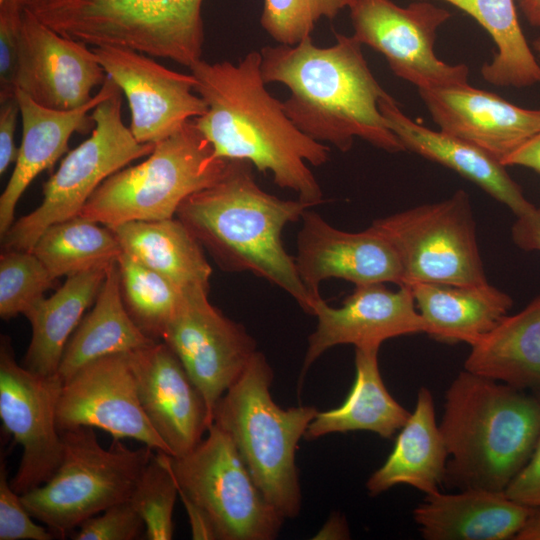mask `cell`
Masks as SVG:
<instances>
[{
    "label": "cell",
    "mask_w": 540,
    "mask_h": 540,
    "mask_svg": "<svg viewBox=\"0 0 540 540\" xmlns=\"http://www.w3.org/2000/svg\"><path fill=\"white\" fill-rule=\"evenodd\" d=\"M301 220L295 264L314 298H320L319 285L330 278L356 286L387 282L402 285V267L394 248L371 226L362 232H346L309 209Z\"/></svg>",
    "instance_id": "cell-19"
},
{
    "label": "cell",
    "mask_w": 540,
    "mask_h": 540,
    "mask_svg": "<svg viewBox=\"0 0 540 540\" xmlns=\"http://www.w3.org/2000/svg\"><path fill=\"white\" fill-rule=\"evenodd\" d=\"M20 112L17 96L1 101L0 108V174L16 162L19 149L14 143L17 115Z\"/></svg>",
    "instance_id": "cell-42"
},
{
    "label": "cell",
    "mask_w": 540,
    "mask_h": 540,
    "mask_svg": "<svg viewBox=\"0 0 540 540\" xmlns=\"http://www.w3.org/2000/svg\"><path fill=\"white\" fill-rule=\"evenodd\" d=\"M371 227L394 248L402 267V285L488 282L470 198L463 190L443 201L377 219Z\"/></svg>",
    "instance_id": "cell-11"
},
{
    "label": "cell",
    "mask_w": 540,
    "mask_h": 540,
    "mask_svg": "<svg viewBox=\"0 0 540 540\" xmlns=\"http://www.w3.org/2000/svg\"><path fill=\"white\" fill-rule=\"evenodd\" d=\"M109 266L67 277L52 296L41 298L27 310L24 315L31 324L32 337L23 361L26 369L57 375L64 348L85 311L94 304Z\"/></svg>",
    "instance_id": "cell-29"
},
{
    "label": "cell",
    "mask_w": 540,
    "mask_h": 540,
    "mask_svg": "<svg viewBox=\"0 0 540 540\" xmlns=\"http://www.w3.org/2000/svg\"><path fill=\"white\" fill-rule=\"evenodd\" d=\"M21 16L0 14V100L16 95Z\"/></svg>",
    "instance_id": "cell-40"
},
{
    "label": "cell",
    "mask_w": 540,
    "mask_h": 540,
    "mask_svg": "<svg viewBox=\"0 0 540 540\" xmlns=\"http://www.w3.org/2000/svg\"><path fill=\"white\" fill-rule=\"evenodd\" d=\"M177 496V485L163 453L156 451L129 498L144 521V534L148 540L173 538V509Z\"/></svg>",
    "instance_id": "cell-35"
},
{
    "label": "cell",
    "mask_w": 540,
    "mask_h": 540,
    "mask_svg": "<svg viewBox=\"0 0 540 540\" xmlns=\"http://www.w3.org/2000/svg\"><path fill=\"white\" fill-rule=\"evenodd\" d=\"M379 108L404 151L414 152L452 169L506 205L516 216L535 206L525 198L506 167L488 152L461 138L413 121L388 93L380 99Z\"/></svg>",
    "instance_id": "cell-23"
},
{
    "label": "cell",
    "mask_w": 540,
    "mask_h": 540,
    "mask_svg": "<svg viewBox=\"0 0 540 540\" xmlns=\"http://www.w3.org/2000/svg\"><path fill=\"white\" fill-rule=\"evenodd\" d=\"M80 215L52 224L39 236L31 252L54 279L109 266L123 252L108 226Z\"/></svg>",
    "instance_id": "cell-33"
},
{
    "label": "cell",
    "mask_w": 540,
    "mask_h": 540,
    "mask_svg": "<svg viewBox=\"0 0 540 540\" xmlns=\"http://www.w3.org/2000/svg\"><path fill=\"white\" fill-rule=\"evenodd\" d=\"M508 497L533 509H540V437L525 466L505 490Z\"/></svg>",
    "instance_id": "cell-41"
},
{
    "label": "cell",
    "mask_w": 540,
    "mask_h": 540,
    "mask_svg": "<svg viewBox=\"0 0 540 540\" xmlns=\"http://www.w3.org/2000/svg\"><path fill=\"white\" fill-rule=\"evenodd\" d=\"M161 341L177 355L204 397L213 420L216 404L257 352L245 327L208 300V289H183L182 301Z\"/></svg>",
    "instance_id": "cell-14"
},
{
    "label": "cell",
    "mask_w": 540,
    "mask_h": 540,
    "mask_svg": "<svg viewBox=\"0 0 540 540\" xmlns=\"http://www.w3.org/2000/svg\"><path fill=\"white\" fill-rule=\"evenodd\" d=\"M60 433L64 450L58 469L21 500L34 519L64 538L90 517L129 500L154 452L148 446L132 450L119 441L104 449L92 427Z\"/></svg>",
    "instance_id": "cell-8"
},
{
    "label": "cell",
    "mask_w": 540,
    "mask_h": 540,
    "mask_svg": "<svg viewBox=\"0 0 540 540\" xmlns=\"http://www.w3.org/2000/svg\"><path fill=\"white\" fill-rule=\"evenodd\" d=\"M353 36L381 53L392 72L418 89L467 85L469 68L448 64L434 50L436 34L451 14L429 2L401 7L392 0H354Z\"/></svg>",
    "instance_id": "cell-12"
},
{
    "label": "cell",
    "mask_w": 540,
    "mask_h": 540,
    "mask_svg": "<svg viewBox=\"0 0 540 540\" xmlns=\"http://www.w3.org/2000/svg\"><path fill=\"white\" fill-rule=\"evenodd\" d=\"M155 342L136 325L125 307L116 261L109 266L91 310L70 336L57 374L64 383L94 360L130 353Z\"/></svg>",
    "instance_id": "cell-28"
},
{
    "label": "cell",
    "mask_w": 540,
    "mask_h": 540,
    "mask_svg": "<svg viewBox=\"0 0 540 540\" xmlns=\"http://www.w3.org/2000/svg\"><path fill=\"white\" fill-rule=\"evenodd\" d=\"M516 217L511 229L513 242L523 250L540 251V208L534 206Z\"/></svg>",
    "instance_id": "cell-43"
},
{
    "label": "cell",
    "mask_w": 540,
    "mask_h": 540,
    "mask_svg": "<svg viewBox=\"0 0 540 540\" xmlns=\"http://www.w3.org/2000/svg\"><path fill=\"white\" fill-rule=\"evenodd\" d=\"M98 62L125 94L130 130L139 143L156 144L207 111L195 95L194 76L157 63L144 53L114 46L92 48Z\"/></svg>",
    "instance_id": "cell-16"
},
{
    "label": "cell",
    "mask_w": 540,
    "mask_h": 540,
    "mask_svg": "<svg viewBox=\"0 0 540 540\" xmlns=\"http://www.w3.org/2000/svg\"><path fill=\"white\" fill-rule=\"evenodd\" d=\"M501 163L507 166H521L540 174V131L527 140Z\"/></svg>",
    "instance_id": "cell-44"
},
{
    "label": "cell",
    "mask_w": 540,
    "mask_h": 540,
    "mask_svg": "<svg viewBox=\"0 0 540 540\" xmlns=\"http://www.w3.org/2000/svg\"><path fill=\"white\" fill-rule=\"evenodd\" d=\"M164 459L178 494L209 517L217 540H272L285 518L266 500L231 438L215 424L190 452Z\"/></svg>",
    "instance_id": "cell-10"
},
{
    "label": "cell",
    "mask_w": 540,
    "mask_h": 540,
    "mask_svg": "<svg viewBox=\"0 0 540 540\" xmlns=\"http://www.w3.org/2000/svg\"><path fill=\"white\" fill-rule=\"evenodd\" d=\"M516 540H540V509H534Z\"/></svg>",
    "instance_id": "cell-48"
},
{
    "label": "cell",
    "mask_w": 540,
    "mask_h": 540,
    "mask_svg": "<svg viewBox=\"0 0 540 540\" xmlns=\"http://www.w3.org/2000/svg\"><path fill=\"white\" fill-rule=\"evenodd\" d=\"M344 7H350L352 5V3L354 2V0H341Z\"/></svg>",
    "instance_id": "cell-51"
},
{
    "label": "cell",
    "mask_w": 540,
    "mask_h": 540,
    "mask_svg": "<svg viewBox=\"0 0 540 540\" xmlns=\"http://www.w3.org/2000/svg\"><path fill=\"white\" fill-rule=\"evenodd\" d=\"M54 279L31 251L4 250L0 256V316L4 320L25 314Z\"/></svg>",
    "instance_id": "cell-36"
},
{
    "label": "cell",
    "mask_w": 540,
    "mask_h": 540,
    "mask_svg": "<svg viewBox=\"0 0 540 540\" xmlns=\"http://www.w3.org/2000/svg\"><path fill=\"white\" fill-rule=\"evenodd\" d=\"M128 354L139 400L152 427L170 455L187 454L213 424L203 395L165 342Z\"/></svg>",
    "instance_id": "cell-20"
},
{
    "label": "cell",
    "mask_w": 540,
    "mask_h": 540,
    "mask_svg": "<svg viewBox=\"0 0 540 540\" xmlns=\"http://www.w3.org/2000/svg\"><path fill=\"white\" fill-rule=\"evenodd\" d=\"M418 92L441 131L476 145L500 162L540 131V109L517 106L469 84Z\"/></svg>",
    "instance_id": "cell-21"
},
{
    "label": "cell",
    "mask_w": 540,
    "mask_h": 540,
    "mask_svg": "<svg viewBox=\"0 0 540 540\" xmlns=\"http://www.w3.org/2000/svg\"><path fill=\"white\" fill-rule=\"evenodd\" d=\"M404 286L412 291L426 324L425 333L446 343L464 342L472 346L507 315L513 304L508 294L488 282L478 285L413 282Z\"/></svg>",
    "instance_id": "cell-26"
},
{
    "label": "cell",
    "mask_w": 540,
    "mask_h": 540,
    "mask_svg": "<svg viewBox=\"0 0 540 540\" xmlns=\"http://www.w3.org/2000/svg\"><path fill=\"white\" fill-rule=\"evenodd\" d=\"M378 348H355V379L339 407L318 411L304 439L312 441L331 433L370 431L389 439L410 416L387 390L378 366Z\"/></svg>",
    "instance_id": "cell-30"
},
{
    "label": "cell",
    "mask_w": 540,
    "mask_h": 540,
    "mask_svg": "<svg viewBox=\"0 0 540 540\" xmlns=\"http://www.w3.org/2000/svg\"><path fill=\"white\" fill-rule=\"evenodd\" d=\"M533 511L505 492L468 488L426 495L413 518L427 540H507L515 539Z\"/></svg>",
    "instance_id": "cell-24"
},
{
    "label": "cell",
    "mask_w": 540,
    "mask_h": 540,
    "mask_svg": "<svg viewBox=\"0 0 540 540\" xmlns=\"http://www.w3.org/2000/svg\"><path fill=\"white\" fill-rule=\"evenodd\" d=\"M191 527L192 539L194 540H217L215 529L207 514L186 496L178 494Z\"/></svg>",
    "instance_id": "cell-45"
},
{
    "label": "cell",
    "mask_w": 540,
    "mask_h": 540,
    "mask_svg": "<svg viewBox=\"0 0 540 540\" xmlns=\"http://www.w3.org/2000/svg\"><path fill=\"white\" fill-rule=\"evenodd\" d=\"M117 265L129 315L148 337L160 341L182 301L183 290L125 251Z\"/></svg>",
    "instance_id": "cell-34"
},
{
    "label": "cell",
    "mask_w": 540,
    "mask_h": 540,
    "mask_svg": "<svg viewBox=\"0 0 540 540\" xmlns=\"http://www.w3.org/2000/svg\"><path fill=\"white\" fill-rule=\"evenodd\" d=\"M538 396H539V398H540V394H539Z\"/></svg>",
    "instance_id": "cell-52"
},
{
    "label": "cell",
    "mask_w": 540,
    "mask_h": 540,
    "mask_svg": "<svg viewBox=\"0 0 540 540\" xmlns=\"http://www.w3.org/2000/svg\"><path fill=\"white\" fill-rule=\"evenodd\" d=\"M121 92L119 88L93 109L92 135L71 150L45 182L41 204L1 237L4 250L31 251L46 228L80 215L105 179L153 151L155 144L139 143L124 125Z\"/></svg>",
    "instance_id": "cell-9"
},
{
    "label": "cell",
    "mask_w": 540,
    "mask_h": 540,
    "mask_svg": "<svg viewBox=\"0 0 540 540\" xmlns=\"http://www.w3.org/2000/svg\"><path fill=\"white\" fill-rule=\"evenodd\" d=\"M23 12V0H0V14L21 16Z\"/></svg>",
    "instance_id": "cell-49"
},
{
    "label": "cell",
    "mask_w": 540,
    "mask_h": 540,
    "mask_svg": "<svg viewBox=\"0 0 540 540\" xmlns=\"http://www.w3.org/2000/svg\"><path fill=\"white\" fill-rule=\"evenodd\" d=\"M341 0H264L261 25L279 44L294 46L311 36L316 22L333 19Z\"/></svg>",
    "instance_id": "cell-37"
},
{
    "label": "cell",
    "mask_w": 540,
    "mask_h": 540,
    "mask_svg": "<svg viewBox=\"0 0 540 540\" xmlns=\"http://www.w3.org/2000/svg\"><path fill=\"white\" fill-rule=\"evenodd\" d=\"M447 460L433 395L428 388L421 387L414 410L400 428L391 453L368 478L367 491L374 497L395 485L406 484L426 495L435 493L445 479Z\"/></svg>",
    "instance_id": "cell-25"
},
{
    "label": "cell",
    "mask_w": 540,
    "mask_h": 540,
    "mask_svg": "<svg viewBox=\"0 0 540 540\" xmlns=\"http://www.w3.org/2000/svg\"><path fill=\"white\" fill-rule=\"evenodd\" d=\"M77 532L71 534L75 540H135L145 533L141 516L126 500L110 506L98 516L84 521Z\"/></svg>",
    "instance_id": "cell-38"
},
{
    "label": "cell",
    "mask_w": 540,
    "mask_h": 540,
    "mask_svg": "<svg viewBox=\"0 0 540 540\" xmlns=\"http://www.w3.org/2000/svg\"><path fill=\"white\" fill-rule=\"evenodd\" d=\"M228 162L215 156L191 119L156 143L145 161L105 179L80 216L108 227L173 218L187 197L222 177Z\"/></svg>",
    "instance_id": "cell-7"
},
{
    "label": "cell",
    "mask_w": 540,
    "mask_h": 540,
    "mask_svg": "<svg viewBox=\"0 0 540 540\" xmlns=\"http://www.w3.org/2000/svg\"><path fill=\"white\" fill-rule=\"evenodd\" d=\"M203 0H23V9L58 34L168 58L188 68L201 60Z\"/></svg>",
    "instance_id": "cell-6"
},
{
    "label": "cell",
    "mask_w": 540,
    "mask_h": 540,
    "mask_svg": "<svg viewBox=\"0 0 540 540\" xmlns=\"http://www.w3.org/2000/svg\"><path fill=\"white\" fill-rule=\"evenodd\" d=\"M252 168L248 161L229 160L216 183L181 203L177 218L220 268L250 272L271 282L312 315L319 298L304 286L295 258L281 239L284 227L301 219L311 206L265 192L256 183Z\"/></svg>",
    "instance_id": "cell-3"
},
{
    "label": "cell",
    "mask_w": 540,
    "mask_h": 540,
    "mask_svg": "<svg viewBox=\"0 0 540 540\" xmlns=\"http://www.w3.org/2000/svg\"><path fill=\"white\" fill-rule=\"evenodd\" d=\"M527 22L540 30V0H515Z\"/></svg>",
    "instance_id": "cell-47"
},
{
    "label": "cell",
    "mask_w": 540,
    "mask_h": 540,
    "mask_svg": "<svg viewBox=\"0 0 540 540\" xmlns=\"http://www.w3.org/2000/svg\"><path fill=\"white\" fill-rule=\"evenodd\" d=\"M106 77L86 44L58 34L23 9L16 90L41 106L72 110L88 103Z\"/></svg>",
    "instance_id": "cell-17"
},
{
    "label": "cell",
    "mask_w": 540,
    "mask_h": 540,
    "mask_svg": "<svg viewBox=\"0 0 540 540\" xmlns=\"http://www.w3.org/2000/svg\"><path fill=\"white\" fill-rule=\"evenodd\" d=\"M464 370L540 394V294L471 346Z\"/></svg>",
    "instance_id": "cell-27"
},
{
    "label": "cell",
    "mask_w": 540,
    "mask_h": 540,
    "mask_svg": "<svg viewBox=\"0 0 540 540\" xmlns=\"http://www.w3.org/2000/svg\"><path fill=\"white\" fill-rule=\"evenodd\" d=\"M273 370L257 351L215 406L213 424L233 441L255 484L285 518H295L302 496L295 456L318 410L282 408L272 398Z\"/></svg>",
    "instance_id": "cell-5"
},
{
    "label": "cell",
    "mask_w": 540,
    "mask_h": 540,
    "mask_svg": "<svg viewBox=\"0 0 540 540\" xmlns=\"http://www.w3.org/2000/svg\"><path fill=\"white\" fill-rule=\"evenodd\" d=\"M533 47H534V49L536 50V52L538 53V55L540 57V37H538L536 40H534Z\"/></svg>",
    "instance_id": "cell-50"
},
{
    "label": "cell",
    "mask_w": 540,
    "mask_h": 540,
    "mask_svg": "<svg viewBox=\"0 0 540 540\" xmlns=\"http://www.w3.org/2000/svg\"><path fill=\"white\" fill-rule=\"evenodd\" d=\"M56 418L60 432L97 427L115 441L131 438L170 455L142 408L128 353L94 360L65 381Z\"/></svg>",
    "instance_id": "cell-15"
},
{
    "label": "cell",
    "mask_w": 540,
    "mask_h": 540,
    "mask_svg": "<svg viewBox=\"0 0 540 540\" xmlns=\"http://www.w3.org/2000/svg\"><path fill=\"white\" fill-rule=\"evenodd\" d=\"M123 251L179 288L209 289L211 266L202 246L178 218L130 221L109 227Z\"/></svg>",
    "instance_id": "cell-31"
},
{
    "label": "cell",
    "mask_w": 540,
    "mask_h": 540,
    "mask_svg": "<svg viewBox=\"0 0 540 540\" xmlns=\"http://www.w3.org/2000/svg\"><path fill=\"white\" fill-rule=\"evenodd\" d=\"M260 54L263 80L288 87L284 110L307 136L342 152L355 137L387 152L404 151L379 108L387 92L353 35L336 33V43L327 48L315 46L310 36L294 46H266Z\"/></svg>",
    "instance_id": "cell-2"
},
{
    "label": "cell",
    "mask_w": 540,
    "mask_h": 540,
    "mask_svg": "<svg viewBox=\"0 0 540 540\" xmlns=\"http://www.w3.org/2000/svg\"><path fill=\"white\" fill-rule=\"evenodd\" d=\"M473 17L496 45L492 60L481 68L487 82L524 88L540 83L536 60L519 24L515 0H443Z\"/></svg>",
    "instance_id": "cell-32"
},
{
    "label": "cell",
    "mask_w": 540,
    "mask_h": 540,
    "mask_svg": "<svg viewBox=\"0 0 540 540\" xmlns=\"http://www.w3.org/2000/svg\"><path fill=\"white\" fill-rule=\"evenodd\" d=\"M383 284L356 286L340 307H331L322 298L315 302L312 315L317 326L308 337L299 385L310 366L331 347L352 344L379 349L387 339L425 333L411 289L403 285L393 291Z\"/></svg>",
    "instance_id": "cell-18"
},
{
    "label": "cell",
    "mask_w": 540,
    "mask_h": 540,
    "mask_svg": "<svg viewBox=\"0 0 540 540\" xmlns=\"http://www.w3.org/2000/svg\"><path fill=\"white\" fill-rule=\"evenodd\" d=\"M63 381L20 366L11 341L0 342V418L5 431L23 448L11 487L20 495L47 482L63 458L57 406Z\"/></svg>",
    "instance_id": "cell-13"
},
{
    "label": "cell",
    "mask_w": 540,
    "mask_h": 540,
    "mask_svg": "<svg viewBox=\"0 0 540 540\" xmlns=\"http://www.w3.org/2000/svg\"><path fill=\"white\" fill-rule=\"evenodd\" d=\"M439 427L446 483L505 492L540 437V398L464 370L445 393Z\"/></svg>",
    "instance_id": "cell-4"
},
{
    "label": "cell",
    "mask_w": 540,
    "mask_h": 540,
    "mask_svg": "<svg viewBox=\"0 0 540 540\" xmlns=\"http://www.w3.org/2000/svg\"><path fill=\"white\" fill-rule=\"evenodd\" d=\"M6 464H0V540H51L54 534L37 524L24 506L21 495L10 485Z\"/></svg>",
    "instance_id": "cell-39"
},
{
    "label": "cell",
    "mask_w": 540,
    "mask_h": 540,
    "mask_svg": "<svg viewBox=\"0 0 540 540\" xmlns=\"http://www.w3.org/2000/svg\"><path fill=\"white\" fill-rule=\"evenodd\" d=\"M118 89L107 76L88 103L72 110L41 106L25 92L16 90L22 119V141L12 175L0 196V237L14 223L16 205L33 179L53 167L67 152L73 133H86L93 128L95 124L89 112Z\"/></svg>",
    "instance_id": "cell-22"
},
{
    "label": "cell",
    "mask_w": 540,
    "mask_h": 540,
    "mask_svg": "<svg viewBox=\"0 0 540 540\" xmlns=\"http://www.w3.org/2000/svg\"><path fill=\"white\" fill-rule=\"evenodd\" d=\"M261 54L249 52L238 64L200 60L190 68L195 91L207 111L193 119L216 157L245 160L298 199L316 206L323 202L319 183L307 166L325 164L329 146L303 133L286 114L283 103L266 89Z\"/></svg>",
    "instance_id": "cell-1"
},
{
    "label": "cell",
    "mask_w": 540,
    "mask_h": 540,
    "mask_svg": "<svg viewBox=\"0 0 540 540\" xmlns=\"http://www.w3.org/2000/svg\"><path fill=\"white\" fill-rule=\"evenodd\" d=\"M314 539H348L349 528L340 514H332Z\"/></svg>",
    "instance_id": "cell-46"
}]
</instances>
